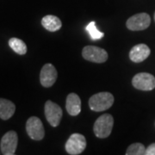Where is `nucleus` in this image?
<instances>
[{
    "instance_id": "17",
    "label": "nucleus",
    "mask_w": 155,
    "mask_h": 155,
    "mask_svg": "<svg viewBox=\"0 0 155 155\" xmlns=\"http://www.w3.org/2000/svg\"><path fill=\"white\" fill-rule=\"evenodd\" d=\"M146 154V147L141 143H134L127 147L126 155H143Z\"/></svg>"
},
{
    "instance_id": "14",
    "label": "nucleus",
    "mask_w": 155,
    "mask_h": 155,
    "mask_svg": "<svg viewBox=\"0 0 155 155\" xmlns=\"http://www.w3.org/2000/svg\"><path fill=\"white\" fill-rule=\"evenodd\" d=\"M41 24L47 30L50 32H55L61 29L62 22L61 19L54 15H47L41 19Z\"/></svg>"
},
{
    "instance_id": "8",
    "label": "nucleus",
    "mask_w": 155,
    "mask_h": 155,
    "mask_svg": "<svg viewBox=\"0 0 155 155\" xmlns=\"http://www.w3.org/2000/svg\"><path fill=\"white\" fill-rule=\"evenodd\" d=\"M132 84L140 91H152L155 88V78L147 72H140L133 78Z\"/></svg>"
},
{
    "instance_id": "6",
    "label": "nucleus",
    "mask_w": 155,
    "mask_h": 155,
    "mask_svg": "<svg viewBox=\"0 0 155 155\" xmlns=\"http://www.w3.org/2000/svg\"><path fill=\"white\" fill-rule=\"evenodd\" d=\"M151 17L147 13H138L127 19L126 26L129 30H144L150 26Z\"/></svg>"
},
{
    "instance_id": "1",
    "label": "nucleus",
    "mask_w": 155,
    "mask_h": 155,
    "mask_svg": "<svg viewBox=\"0 0 155 155\" xmlns=\"http://www.w3.org/2000/svg\"><path fill=\"white\" fill-rule=\"evenodd\" d=\"M114 104V97L110 92H99L89 99V107L91 110L100 112L110 109Z\"/></svg>"
},
{
    "instance_id": "11",
    "label": "nucleus",
    "mask_w": 155,
    "mask_h": 155,
    "mask_svg": "<svg viewBox=\"0 0 155 155\" xmlns=\"http://www.w3.org/2000/svg\"><path fill=\"white\" fill-rule=\"evenodd\" d=\"M150 53L151 50L149 47L147 45L141 43L132 48V49L129 52V58L133 62L140 63L147 59L150 55Z\"/></svg>"
},
{
    "instance_id": "7",
    "label": "nucleus",
    "mask_w": 155,
    "mask_h": 155,
    "mask_svg": "<svg viewBox=\"0 0 155 155\" xmlns=\"http://www.w3.org/2000/svg\"><path fill=\"white\" fill-rule=\"evenodd\" d=\"M82 56L86 61L104 63L108 60V53L104 48L95 46H86L82 50Z\"/></svg>"
},
{
    "instance_id": "16",
    "label": "nucleus",
    "mask_w": 155,
    "mask_h": 155,
    "mask_svg": "<svg viewBox=\"0 0 155 155\" xmlns=\"http://www.w3.org/2000/svg\"><path fill=\"white\" fill-rule=\"evenodd\" d=\"M85 29H86V31L90 35L91 38L92 39L93 41L100 40V39H102L104 36V34L97 29V26H96V22H90L88 25L86 26Z\"/></svg>"
},
{
    "instance_id": "10",
    "label": "nucleus",
    "mask_w": 155,
    "mask_h": 155,
    "mask_svg": "<svg viewBox=\"0 0 155 155\" xmlns=\"http://www.w3.org/2000/svg\"><path fill=\"white\" fill-rule=\"evenodd\" d=\"M57 76H58V73L54 65L50 63L45 64L41 68V73H40V81H41V85L46 88L51 87L55 83Z\"/></svg>"
},
{
    "instance_id": "5",
    "label": "nucleus",
    "mask_w": 155,
    "mask_h": 155,
    "mask_svg": "<svg viewBox=\"0 0 155 155\" xmlns=\"http://www.w3.org/2000/svg\"><path fill=\"white\" fill-rule=\"evenodd\" d=\"M26 131L29 138L35 140H41L44 138L45 130L41 119L36 116H31L26 122Z\"/></svg>"
},
{
    "instance_id": "2",
    "label": "nucleus",
    "mask_w": 155,
    "mask_h": 155,
    "mask_svg": "<svg viewBox=\"0 0 155 155\" xmlns=\"http://www.w3.org/2000/svg\"><path fill=\"white\" fill-rule=\"evenodd\" d=\"M114 125V118L110 114L99 116L94 123L93 131L97 138H107L111 134Z\"/></svg>"
},
{
    "instance_id": "4",
    "label": "nucleus",
    "mask_w": 155,
    "mask_h": 155,
    "mask_svg": "<svg viewBox=\"0 0 155 155\" xmlns=\"http://www.w3.org/2000/svg\"><path fill=\"white\" fill-rule=\"evenodd\" d=\"M86 147V140L83 134H72L67 140L65 148L69 154H80Z\"/></svg>"
},
{
    "instance_id": "13",
    "label": "nucleus",
    "mask_w": 155,
    "mask_h": 155,
    "mask_svg": "<svg viewBox=\"0 0 155 155\" xmlns=\"http://www.w3.org/2000/svg\"><path fill=\"white\" fill-rule=\"evenodd\" d=\"M16 111L15 104L8 99L0 98V118L8 120L14 115Z\"/></svg>"
},
{
    "instance_id": "18",
    "label": "nucleus",
    "mask_w": 155,
    "mask_h": 155,
    "mask_svg": "<svg viewBox=\"0 0 155 155\" xmlns=\"http://www.w3.org/2000/svg\"><path fill=\"white\" fill-rule=\"evenodd\" d=\"M146 155H155V143H153L146 148Z\"/></svg>"
},
{
    "instance_id": "12",
    "label": "nucleus",
    "mask_w": 155,
    "mask_h": 155,
    "mask_svg": "<svg viewBox=\"0 0 155 155\" xmlns=\"http://www.w3.org/2000/svg\"><path fill=\"white\" fill-rule=\"evenodd\" d=\"M66 109L70 116H78L81 111V100L75 93H70L67 97Z\"/></svg>"
},
{
    "instance_id": "19",
    "label": "nucleus",
    "mask_w": 155,
    "mask_h": 155,
    "mask_svg": "<svg viewBox=\"0 0 155 155\" xmlns=\"http://www.w3.org/2000/svg\"><path fill=\"white\" fill-rule=\"evenodd\" d=\"M154 21H155V12H154Z\"/></svg>"
},
{
    "instance_id": "15",
    "label": "nucleus",
    "mask_w": 155,
    "mask_h": 155,
    "mask_svg": "<svg viewBox=\"0 0 155 155\" xmlns=\"http://www.w3.org/2000/svg\"><path fill=\"white\" fill-rule=\"evenodd\" d=\"M9 46L17 54L23 55L27 53V46L21 39L15 38V37L11 38L9 40Z\"/></svg>"
},
{
    "instance_id": "3",
    "label": "nucleus",
    "mask_w": 155,
    "mask_h": 155,
    "mask_svg": "<svg viewBox=\"0 0 155 155\" xmlns=\"http://www.w3.org/2000/svg\"><path fill=\"white\" fill-rule=\"evenodd\" d=\"M44 113L47 121L52 127H58L60 125L63 115L62 109L60 105L48 100L45 104Z\"/></svg>"
},
{
    "instance_id": "9",
    "label": "nucleus",
    "mask_w": 155,
    "mask_h": 155,
    "mask_svg": "<svg viewBox=\"0 0 155 155\" xmlns=\"http://www.w3.org/2000/svg\"><path fill=\"white\" fill-rule=\"evenodd\" d=\"M18 136L15 131H9L2 137L0 147L1 152L5 155H14L16 153Z\"/></svg>"
}]
</instances>
